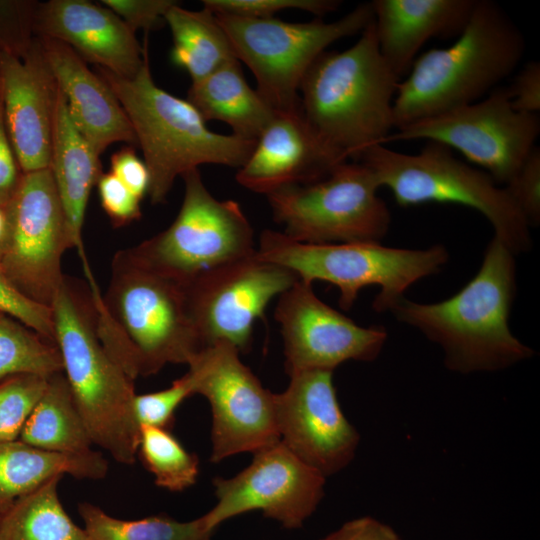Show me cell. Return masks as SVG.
Returning a JSON list of instances; mask_svg holds the SVG:
<instances>
[{
  "label": "cell",
  "instance_id": "cell-1",
  "mask_svg": "<svg viewBox=\"0 0 540 540\" xmlns=\"http://www.w3.org/2000/svg\"><path fill=\"white\" fill-rule=\"evenodd\" d=\"M91 298L98 338L132 380L167 364L188 365L203 349L184 286L144 266L128 249L114 254L106 291Z\"/></svg>",
  "mask_w": 540,
  "mask_h": 540
},
{
  "label": "cell",
  "instance_id": "cell-2",
  "mask_svg": "<svg viewBox=\"0 0 540 540\" xmlns=\"http://www.w3.org/2000/svg\"><path fill=\"white\" fill-rule=\"evenodd\" d=\"M514 256L493 237L478 272L456 294L436 303L403 297L390 312L438 344L449 370L499 371L527 360L534 350L514 336L508 323L516 294Z\"/></svg>",
  "mask_w": 540,
  "mask_h": 540
},
{
  "label": "cell",
  "instance_id": "cell-3",
  "mask_svg": "<svg viewBox=\"0 0 540 540\" xmlns=\"http://www.w3.org/2000/svg\"><path fill=\"white\" fill-rule=\"evenodd\" d=\"M399 82L380 53L372 20L353 46L326 50L312 63L299 88L301 112L339 162H357L393 132Z\"/></svg>",
  "mask_w": 540,
  "mask_h": 540
},
{
  "label": "cell",
  "instance_id": "cell-4",
  "mask_svg": "<svg viewBox=\"0 0 540 540\" xmlns=\"http://www.w3.org/2000/svg\"><path fill=\"white\" fill-rule=\"evenodd\" d=\"M525 39L492 0H476L467 25L447 48L418 56L400 80L394 130L481 100L519 66Z\"/></svg>",
  "mask_w": 540,
  "mask_h": 540
},
{
  "label": "cell",
  "instance_id": "cell-5",
  "mask_svg": "<svg viewBox=\"0 0 540 540\" xmlns=\"http://www.w3.org/2000/svg\"><path fill=\"white\" fill-rule=\"evenodd\" d=\"M51 310L63 373L93 444L117 462L133 464L140 439L133 411L134 380L98 338L88 285L65 276Z\"/></svg>",
  "mask_w": 540,
  "mask_h": 540
},
{
  "label": "cell",
  "instance_id": "cell-6",
  "mask_svg": "<svg viewBox=\"0 0 540 540\" xmlns=\"http://www.w3.org/2000/svg\"><path fill=\"white\" fill-rule=\"evenodd\" d=\"M96 68L123 107L142 150L152 204L164 203L175 179L200 165L240 168L251 155L256 141L213 132L190 102L158 87L148 54L133 78Z\"/></svg>",
  "mask_w": 540,
  "mask_h": 540
},
{
  "label": "cell",
  "instance_id": "cell-7",
  "mask_svg": "<svg viewBox=\"0 0 540 540\" xmlns=\"http://www.w3.org/2000/svg\"><path fill=\"white\" fill-rule=\"evenodd\" d=\"M257 254L288 268L302 281L333 284L343 310L353 306L363 288L377 285L376 312L390 311L412 284L438 273L449 259L440 244L427 249L386 247L380 242L308 244L269 229L259 237Z\"/></svg>",
  "mask_w": 540,
  "mask_h": 540
},
{
  "label": "cell",
  "instance_id": "cell-8",
  "mask_svg": "<svg viewBox=\"0 0 540 540\" xmlns=\"http://www.w3.org/2000/svg\"><path fill=\"white\" fill-rule=\"evenodd\" d=\"M359 162L373 172L380 188L392 192L398 205L440 202L473 208L514 255L530 250V226L506 189L485 171L455 157L449 147L427 141L419 153L406 154L375 145Z\"/></svg>",
  "mask_w": 540,
  "mask_h": 540
},
{
  "label": "cell",
  "instance_id": "cell-9",
  "mask_svg": "<svg viewBox=\"0 0 540 540\" xmlns=\"http://www.w3.org/2000/svg\"><path fill=\"white\" fill-rule=\"evenodd\" d=\"M215 15L237 59L254 74L258 93L276 112H295L309 67L333 42L360 34L373 20V8L371 2L359 4L333 22Z\"/></svg>",
  "mask_w": 540,
  "mask_h": 540
},
{
  "label": "cell",
  "instance_id": "cell-10",
  "mask_svg": "<svg viewBox=\"0 0 540 540\" xmlns=\"http://www.w3.org/2000/svg\"><path fill=\"white\" fill-rule=\"evenodd\" d=\"M181 177L185 192L175 220L128 250L144 266L184 285L205 272L256 253L257 246L253 228L238 202L216 199L198 169Z\"/></svg>",
  "mask_w": 540,
  "mask_h": 540
},
{
  "label": "cell",
  "instance_id": "cell-11",
  "mask_svg": "<svg viewBox=\"0 0 540 540\" xmlns=\"http://www.w3.org/2000/svg\"><path fill=\"white\" fill-rule=\"evenodd\" d=\"M373 172L343 162L323 179L267 195L275 222L289 238L308 244L380 242L391 214Z\"/></svg>",
  "mask_w": 540,
  "mask_h": 540
},
{
  "label": "cell",
  "instance_id": "cell-12",
  "mask_svg": "<svg viewBox=\"0 0 540 540\" xmlns=\"http://www.w3.org/2000/svg\"><path fill=\"white\" fill-rule=\"evenodd\" d=\"M539 133L538 114L516 111L508 87H497L477 102L397 129L385 144L411 140L441 143L481 166L500 186L520 169Z\"/></svg>",
  "mask_w": 540,
  "mask_h": 540
},
{
  "label": "cell",
  "instance_id": "cell-13",
  "mask_svg": "<svg viewBox=\"0 0 540 540\" xmlns=\"http://www.w3.org/2000/svg\"><path fill=\"white\" fill-rule=\"evenodd\" d=\"M239 354L220 341L201 349L188 363L193 395L204 396L211 407L212 463L280 441L275 393L262 385Z\"/></svg>",
  "mask_w": 540,
  "mask_h": 540
},
{
  "label": "cell",
  "instance_id": "cell-14",
  "mask_svg": "<svg viewBox=\"0 0 540 540\" xmlns=\"http://www.w3.org/2000/svg\"><path fill=\"white\" fill-rule=\"evenodd\" d=\"M7 213L0 267L22 295L51 308L65 277L62 256L74 245L49 168L23 173Z\"/></svg>",
  "mask_w": 540,
  "mask_h": 540
},
{
  "label": "cell",
  "instance_id": "cell-15",
  "mask_svg": "<svg viewBox=\"0 0 540 540\" xmlns=\"http://www.w3.org/2000/svg\"><path fill=\"white\" fill-rule=\"evenodd\" d=\"M298 276L256 253L221 265L184 284L189 314L202 347L226 342L239 352L250 348L253 325L269 302Z\"/></svg>",
  "mask_w": 540,
  "mask_h": 540
},
{
  "label": "cell",
  "instance_id": "cell-16",
  "mask_svg": "<svg viewBox=\"0 0 540 540\" xmlns=\"http://www.w3.org/2000/svg\"><path fill=\"white\" fill-rule=\"evenodd\" d=\"M325 482L278 441L253 453L251 463L235 476L213 479L217 503L203 518L214 531L230 518L259 510L284 528L298 529L320 504Z\"/></svg>",
  "mask_w": 540,
  "mask_h": 540
},
{
  "label": "cell",
  "instance_id": "cell-17",
  "mask_svg": "<svg viewBox=\"0 0 540 540\" xmlns=\"http://www.w3.org/2000/svg\"><path fill=\"white\" fill-rule=\"evenodd\" d=\"M284 344L285 371H334L346 361H373L381 353L387 331L363 327L330 307L298 279L278 296L274 312Z\"/></svg>",
  "mask_w": 540,
  "mask_h": 540
},
{
  "label": "cell",
  "instance_id": "cell-18",
  "mask_svg": "<svg viewBox=\"0 0 540 540\" xmlns=\"http://www.w3.org/2000/svg\"><path fill=\"white\" fill-rule=\"evenodd\" d=\"M289 377L287 388L275 393L280 441L327 478L353 460L359 433L340 407L333 371L306 370Z\"/></svg>",
  "mask_w": 540,
  "mask_h": 540
},
{
  "label": "cell",
  "instance_id": "cell-19",
  "mask_svg": "<svg viewBox=\"0 0 540 540\" xmlns=\"http://www.w3.org/2000/svg\"><path fill=\"white\" fill-rule=\"evenodd\" d=\"M56 92V81L37 37L23 59L0 52L5 126L23 173L49 167Z\"/></svg>",
  "mask_w": 540,
  "mask_h": 540
},
{
  "label": "cell",
  "instance_id": "cell-20",
  "mask_svg": "<svg viewBox=\"0 0 540 540\" xmlns=\"http://www.w3.org/2000/svg\"><path fill=\"white\" fill-rule=\"evenodd\" d=\"M34 34L70 46L85 62L111 73L133 78L148 54L135 32L103 4L87 0L39 2L35 11Z\"/></svg>",
  "mask_w": 540,
  "mask_h": 540
},
{
  "label": "cell",
  "instance_id": "cell-21",
  "mask_svg": "<svg viewBox=\"0 0 540 540\" xmlns=\"http://www.w3.org/2000/svg\"><path fill=\"white\" fill-rule=\"evenodd\" d=\"M339 162L319 141L301 109L276 112L236 175L243 187L266 196L326 177Z\"/></svg>",
  "mask_w": 540,
  "mask_h": 540
},
{
  "label": "cell",
  "instance_id": "cell-22",
  "mask_svg": "<svg viewBox=\"0 0 540 540\" xmlns=\"http://www.w3.org/2000/svg\"><path fill=\"white\" fill-rule=\"evenodd\" d=\"M38 39L74 125L97 155L116 142L136 146L130 121L107 83L67 44Z\"/></svg>",
  "mask_w": 540,
  "mask_h": 540
},
{
  "label": "cell",
  "instance_id": "cell-23",
  "mask_svg": "<svg viewBox=\"0 0 540 540\" xmlns=\"http://www.w3.org/2000/svg\"><path fill=\"white\" fill-rule=\"evenodd\" d=\"M476 0H374L373 22L380 53L402 78L432 38L458 37Z\"/></svg>",
  "mask_w": 540,
  "mask_h": 540
},
{
  "label": "cell",
  "instance_id": "cell-24",
  "mask_svg": "<svg viewBox=\"0 0 540 540\" xmlns=\"http://www.w3.org/2000/svg\"><path fill=\"white\" fill-rule=\"evenodd\" d=\"M61 200L74 248L87 280L94 278L82 230L90 192L102 174L100 156L74 125L64 94L57 86L48 167Z\"/></svg>",
  "mask_w": 540,
  "mask_h": 540
},
{
  "label": "cell",
  "instance_id": "cell-25",
  "mask_svg": "<svg viewBox=\"0 0 540 540\" xmlns=\"http://www.w3.org/2000/svg\"><path fill=\"white\" fill-rule=\"evenodd\" d=\"M107 473V460L92 449L67 454L39 449L20 439L1 442L0 514L56 476L68 474L77 479L99 480Z\"/></svg>",
  "mask_w": 540,
  "mask_h": 540
},
{
  "label": "cell",
  "instance_id": "cell-26",
  "mask_svg": "<svg viewBox=\"0 0 540 540\" xmlns=\"http://www.w3.org/2000/svg\"><path fill=\"white\" fill-rule=\"evenodd\" d=\"M187 101L205 121H222L231 127L232 134L254 141L276 114L258 91L247 83L238 59L192 82Z\"/></svg>",
  "mask_w": 540,
  "mask_h": 540
},
{
  "label": "cell",
  "instance_id": "cell-27",
  "mask_svg": "<svg viewBox=\"0 0 540 540\" xmlns=\"http://www.w3.org/2000/svg\"><path fill=\"white\" fill-rule=\"evenodd\" d=\"M172 34V63L199 81L236 60L234 48L216 15L203 8L192 11L172 5L165 15Z\"/></svg>",
  "mask_w": 540,
  "mask_h": 540
},
{
  "label": "cell",
  "instance_id": "cell-28",
  "mask_svg": "<svg viewBox=\"0 0 540 540\" xmlns=\"http://www.w3.org/2000/svg\"><path fill=\"white\" fill-rule=\"evenodd\" d=\"M19 439L46 451L76 454L93 445L62 372L48 376L46 388L28 417Z\"/></svg>",
  "mask_w": 540,
  "mask_h": 540
},
{
  "label": "cell",
  "instance_id": "cell-29",
  "mask_svg": "<svg viewBox=\"0 0 540 540\" xmlns=\"http://www.w3.org/2000/svg\"><path fill=\"white\" fill-rule=\"evenodd\" d=\"M62 477L21 497L2 515L0 540H90L63 508L58 495Z\"/></svg>",
  "mask_w": 540,
  "mask_h": 540
},
{
  "label": "cell",
  "instance_id": "cell-30",
  "mask_svg": "<svg viewBox=\"0 0 540 540\" xmlns=\"http://www.w3.org/2000/svg\"><path fill=\"white\" fill-rule=\"evenodd\" d=\"M78 512L90 540H212L214 532L203 516L187 522L166 515L125 520L88 502H81Z\"/></svg>",
  "mask_w": 540,
  "mask_h": 540
},
{
  "label": "cell",
  "instance_id": "cell-31",
  "mask_svg": "<svg viewBox=\"0 0 540 540\" xmlns=\"http://www.w3.org/2000/svg\"><path fill=\"white\" fill-rule=\"evenodd\" d=\"M63 371L56 343L0 311V381L16 374Z\"/></svg>",
  "mask_w": 540,
  "mask_h": 540
},
{
  "label": "cell",
  "instance_id": "cell-32",
  "mask_svg": "<svg viewBox=\"0 0 540 540\" xmlns=\"http://www.w3.org/2000/svg\"><path fill=\"white\" fill-rule=\"evenodd\" d=\"M155 484L172 492L193 486L199 475V459L168 430L141 426L138 452Z\"/></svg>",
  "mask_w": 540,
  "mask_h": 540
},
{
  "label": "cell",
  "instance_id": "cell-33",
  "mask_svg": "<svg viewBox=\"0 0 540 540\" xmlns=\"http://www.w3.org/2000/svg\"><path fill=\"white\" fill-rule=\"evenodd\" d=\"M48 376L23 373L0 381V443L19 439L41 398Z\"/></svg>",
  "mask_w": 540,
  "mask_h": 540
},
{
  "label": "cell",
  "instance_id": "cell-34",
  "mask_svg": "<svg viewBox=\"0 0 540 540\" xmlns=\"http://www.w3.org/2000/svg\"><path fill=\"white\" fill-rule=\"evenodd\" d=\"M38 1L0 0V52L23 59L34 40V18Z\"/></svg>",
  "mask_w": 540,
  "mask_h": 540
},
{
  "label": "cell",
  "instance_id": "cell-35",
  "mask_svg": "<svg viewBox=\"0 0 540 540\" xmlns=\"http://www.w3.org/2000/svg\"><path fill=\"white\" fill-rule=\"evenodd\" d=\"M192 395L193 390L187 374L163 390L136 394L133 411L139 427L151 426L169 430L173 425L177 408Z\"/></svg>",
  "mask_w": 540,
  "mask_h": 540
},
{
  "label": "cell",
  "instance_id": "cell-36",
  "mask_svg": "<svg viewBox=\"0 0 540 540\" xmlns=\"http://www.w3.org/2000/svg\"><path fill=\"white\" fill-rule=\"evenodd\" d=\"M202 3L203 8L215 14L250 18H271L286 9H299L321 18L340 5L335 0H203Z\"/></svg>",
  "mask_w": 540,
  "mask_h": 540
},
{
  "label": "cell",
  "instance_id": "cell-37",
  "mask_svg": "<svg viewBox=\"0 0 540 540\" xmlns=\"http://www.w3.org/2000/svg\"><path fill=\"white\" fill-rule=\"evenodd\" d=\"M0 311L55 343L52 310L22 295L0 267Z\"/></svg>",
  "mask_w": 540,
  "mask_h": 540
},
{
  "label": "cell",
  "instance_id": "cell-38",
  "mask_svg": "<svg viewBox=\"0 0 540 540\" xmlns=\"http://www.w3.org/2000/svg\"><path fill=\"white\" fill-rule=\"evenodd\" d=\"M530 227L540 222V149L535 146L504 186Z\"/></svg>",
  "mask_w": 540,
  "mask_h": 540
},
{
  "label": "cell",
  "instance_id": "cell-39",
  "mask_svg": "<svg viewBox=\"0 0 540 540\" xmlns=\"http://www.w3.org/2000/svg\"><path fill=\"white\" fill-rule=\"evenodd\" d=\"M96 186L101 206L114 227H123L141 218V199L113 173L102 172Z\"/></svg>",
  "mask_w": 540,
  "mask_h": 540
},
{
  "label": "cell",
  "instance_id": "cell-40",
  "mask_svg": "<svg viewBox=\"0 0 540 540\" xmlns=\"http://www.w3.org/2000/svg\"><path fill=\"white\" fill-rule=\"evenodd\" d=\"M177 1L173 0H101L100 3L117 14L133 31L158 29L165 15Z\"/></svg>",
  "mask_w": 540,
  "mask_h": 540
},
{
  "label": "cell",
  "instance_id": "cell-41",
  "mask_svg": "<svg viewBox=\"0 0 540 540\" xmlns=\"http://www.w3.org/2000/svg\"><path fill=\"white\" fill-rule=\"evenodd\" d=\"M110 172L139 199L142 200L147 195L150 174L145 162L138 157L133 146H125L112 154Z\"/></svg>",
  "mask_w": 540,
  "mask_h": 540
},
{
  "label": "cell",
  "instance_id": "cell-42",
  "mask_svg": "<svg viewBox=\"0 0 540 540\" xmlns=\"http://www.w3.org/2000/svg\"><path fill=\"white\" fill-rule=\"evenodd\" d=\"M512 107L522 113L538 114L540 111V64L526 63L508 87Z\"/></svg>",
  "mask_w": 540,
  "mask_h": 540
},
{
  "label": "cell",
  "instance_id": "cell-43",
  "mask_svg": "<svg viewBox=\"0 0 540 540\" xmlns=\"http://www.w3.org/2000/svg\"><path fill=\"white\" fill-rule=\"evenodd\" d=\"M23 172L9 140L0 93V205L7 207L16 193Z\"/></svg>",
  "mask_w": 540,
  "mask_h": 540
},
{
  "label": "cell",
  "instance_id": "cell-44",
  "mask_svg": "<svg viewBox=\"0 0 540 540\" xmlns=\"http://www.w3.org/2000/svg\"><path fill=\"white\" fill-rule=\"evenodd\" d=\"M320 540H402L389 525L369 516L344 523Z\"/></svg>",
  "mask_w": 540,
  "mask_h": 540
},
{
  "label": "cell",
  "instance_id": "cell-45",
  "mask_svg": "<svg viewBox=\"0 0 540 540\" xmlns=\"http://www.w3.org/2000/svg\"><path fill=\"white\" fill-rule=\"evenodd\" d=\"M9 232L7 207L0 205V257L5 248Z\"/></svg>",
  "mask_w": 540,
  "mask_h": 540
},
{
  "label": "cell",
  "instance_id": "cell-46",
  "mask_svg": "<svg viewBox=\"0 0 540 540\" xmlns=\"http://www.w3.org/2000/svg\"><path fill=\"white\" fill-rule=\"evenodd\" d=\"M1 518H2V515L0 514V524H1Z\"/></svg>",
  "mask_w": 540,
  "mask_h": 540
}]
</instances>
